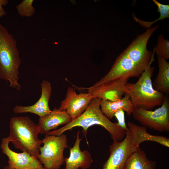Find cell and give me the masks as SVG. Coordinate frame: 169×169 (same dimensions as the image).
Returning <instances> with one entry per match:
<instances>
[{
    "instance_id": "22",
    "label": "cell",
    "mask_w": 169,
    "mask_h": 169,
    "mask_svg": "<svg viewBox=\"0 0 169 169\" xmlns=\"http://www.w3.org/2000/svg\"><path fill=\"white\" fill-rule=\"evenodd\" d=\"M8 2V0H0V18L6 15V13L3 7L7 6Z\"/></svg>"
},
{
    "instance_id": "11",
    "label": "cell",
    "mask_w": 169,
    "mask_h": 169,
    "mask_svg": "<svg viewBox=\"0 0 169 169\" xmlns=\"http://www.w3.org/2000/svg\"><path fill=\"white\" fill-rule=\"evenodd\" d=\"M10 141L8 137L3 138L1 147L2 152L8 158V166L14 169H44L37 158L25 152L17 153L9 146Z\"/></svg>"
},
{
    "instance_id": "17",
    "label": "cell",
    "mask_w": 169,
    "mask_h": 169,
    "mask_svg": "<svg viewBox=\"0 0 169 169\" xmlns=\"http://www.w3.org/2000/svg\"><path fill=\"white\" fill-rule=\"evenodd\" d=\"M156 163L149 159L145 151L140 148L128 158L124 169H156Z\"/></svg>"
},
{
    "instance_id": "1",
    "label": "cell",
    "mask_w": 169,
    "mask_h": 169,
    "mask_svg": "<svg viewBox=\"0 0 169 169\" xmlns=\"http://www.w3.org/2000/svg\"><path fill=\"white\" fill-rule=\"evenodd\" d=\"M101 99L93 98L87 109L79 116L57 130L48 132L45 135L59 136L76 127L83 128L82 132L89 145L87 138L88 128L91 126L100 125L110 133L113 141H120L124 138L126 131L121 129L117 122L113 123L102 113L100 107Z\"/></svg>"
},
{
    "instance_id": "3",
    "label": "cell",
    "mask_w": 169,
    "mask_h": 169,
    "mask_svg": "<svg viewBox=\"0 0 169 169\" xmlns=\"http://www.w3.org/2000/svg\"><path fill=\"white\" fill-rule=\"evenodd\" d=\"M155 54L154 49L151 61L138 80L135 83L127 82L126 86L133 109L141 108L151 110L162 104L165 96L155 90L153 88L151 77L154 67L151 65L154 61Z\"/></svg>"
},
{
    "instance_id": "21",
    "label": "cell",
    "mask_w": 169,
    "mask_h": 169,
    "mask_svg": "<svg viewBox=\"0 0 169 169\" xmlns=\"http://www.w3.org/2000/svg\"><path fill=\"white\" fill-rule=\"evenodd\" d=\"M115 116L117 119L118 125L122 129L126 131L128 128L125 122L124 111L120 109L117 110L115 113Z\"/></svg>"
},
{
    "instance_id": "2",
    "label": "cell",
    "mask_w": 169,
    "mask_h": 169,
    "mask_svg": "<svg viewBox=\"0 0 169 169\" xmlns=\"http://www.w3.org/2000/svg\"><path fill=\"white\" fill-rule=\"evenodd\" d=\"M21 64L16 39L0 23V79L8 81L10 87L18 90L21 88L18 82Z\"/></svg>"
},
{
    "instance_id": "13",
    "label": "cell",
    "mask_w": 169,
    "mask_h": 169,
    "mask_svg": "<svg viewBox=\"0 0 169 169\" xmlns=\"http://www.w3.org/2000/svg\"><path fill=\"white\" fill-rule=\"evenodd\" d=\"M79 133L80 131H79L74 146L69 148V156L64 158L66 163L65 169H87L90 167L93 162V160L90 152L87 150L81 151L80 149L82 138H80Z\"/></svg>"
},
{
    "instance_id": "23",
    "label": "cell",
    "mask_w": 169,
    "mask_h": 169,
    "mask_svg": "<svg viewBox=\"0 0 169 169\" xmlns=\"http://www.w3.org/2000/svg\"><path fill=\"white\" fill-rule=\"evenodd\" d=\"M4 169H14L9 167L8 165L6 166H5Z\"/></svg>"
},
{
    "instance_id": "14",
    "label": "cell",
    "mask_w": 169,
    "mask_h": 169,
    "mask_svg": "<svg viewBox=\"0 0 169 169\" xmlns=\"http://www.w3.org/2000/svg\"><path fill=\"white\" fill-rule=\"evenodd\" d=\"M72 120L66 111L54 108L49 114L39 118L37 125L39 133L46 134L59 126L67 124Z\"/></svg>"
},
{
    "instance_id": "18",
    "label": "cell",
    "mask_w": 169,
    "mask_h": 169,
    "mask_svg": "<svg viewBox=\"0 0 169 169\" xmlns=\"http://www.w3.org/2000/svg\"><path fill=\"white\" fill-rule=\"evenodd\" d=\"M152 1L157 7V11L160 13V16L158 18L152 22H147L140 20L136 17L134 14L133 17L135 20L142 27L146 28H150L151 25L158 20H162L165 18L169 17V5L161 3L156 0Z\"/></svg>"
},
{
    "instance_id": "19",
    "label": "cell",
    "mask_w": 169,
    "mask_h": 169,
    "mask_svg": "<svg viewBox=\"0 0 169 169\" xmlns=\"http://www.w3.org/2000/svg\"><path fill=\"white\" fill-rule=\"evenodd\" d=\"M154 48L157 56L161 57L166 60L169 58V41L168 39H165L162 34L158 35L157 43Z\"/></svg>"
},
{
    "instance_id": "20",
    "label": "cell",
    "mask_w": 169,
    "mask_h": 169,
    "mask_svg": "<svg viewBox=\"0 0 169 169\" xmlns=\"http://www.w3.org/2000/svg\"><path fill=\"white\" fill-rule=\"evenodd\" d=\"M33 0H23L16 6L18 15L23 17H31L35 13V8L33 5Z\"/></svg>"
},
{
    "instance_id": "8",
    "label": "cell",
    "mask_w": 169,
    "mask_h": 169,
    "mask_svg": "<svg viewBox=\"0 0 169 169\" xmlns=\"http://www.w3.org/2000/svg\"><path fill=\"white\" fill-rule=\"evenodd\" d=\"M145 69L135 63L122 53L116 58L108 72L91 86L113 80L130 78H138Z\"/></svg>"
},
{
    "instance_id": "9",
    "label": "cell",
    "mask_w": 169,
    "mask_h": 169,
    "mask_svg": "<svg viewBox=\"0 0 169 169\" xmlns=\"http://www.w3.org/2000/svg\"><path fill=\"white\" fill-rule=\"evenodd\" d=\"M94 98L88 93L77 94L72 87L68 88L64 99L60 103L59 109L66 111L72 120L80 115L88 108Z\"/></svg>"
},
{
    "instance_id": "16",
    "label": "cell",
    "mask_w": 169,
    "mask_h": 169,
    "mask_svg": "<svg viewBox=\"0 0 169 169\" xmlns=\"http://www.w3.org/2000/svg\"><path fill=\"white\" fill-rule=\"evenodd\" d=\"M159 71L152 82L153 88L163 94H169V63L163 58L157 56Z\"/></svg>"
},
{
    "instance_id": "15",
    "label": "cell",
    "mask_w": 169,
    "mask_h": 169,
    "mask_svg": "<svg viewBox=\"0 0 169 169\" xmlns=\"http://www.w3.org/2000/svg\"><path fill=\"white\" fill-rule=\"evenodd\" d=\"M100 107L103 114L110 120L112 119L115 112L121 109L126 112L128 115L132 114L133 107L128 93L117 100L110 102L101 100Z\"/></svg>"
},
{
    "instance_id": "7",
    "label": "cell",
    "mask_w": 169,
    "mask_h": 169,
    "mask_svg": "<svg viewBox=\"0 0 169 169\" xmlns=\"http://www.w3.org/2000/svg\"><path fill=\"white\" fill-rule=\"evenodd\" d=\"M161 106L154 110L134 108V119L145 127L161 132L169 131V99L165 96Z\"/></svg>"
},
{
    "instance_id": "6",
    "label": "cell",
    "mask_w": 169,
    "mask_h": 169,
    "mask_svg": "<svg viewBox=\"0 0 169 169\" xmlns=\"http://www.w3.org/2000/svg\"><path fill=\"white\" fill-rule=\"evenodd\" d=\"M37 158L44 169H59L64 163V151L68 147L66 135H45Z\"/></svg>"
},
{
    "instance_id": "4",
    "label": "cell",
    "mask_w": 169,
    "mask_h": 169,
    "mask_svg": "<svg viewBox=\"0 0 169 169\" xmlns=\"http://www.w3.org/2000/svg\"><path fill=\"white\" fill-rule=\"evenodd\" d=\"M8 137L15 147L22 152L37 158L42 140L38 137L39 131L36 124L28 116L11 118Z\"/></svg>"
},
{
    "instance_id": "12",
    "label": "cell",
    "mask_w": 169,
    "mask_h": 169,
    "mask_svg": "<svg viewBox=\"0 0 169 169\" xmlns=\"http://www.w3.org/2000/svg\"><path fill=\"white\" fill-rule=\"evenodd\" d=\"M41 93L38 100L34 104L28 106L16 105L13 109L16 113H30L35 114L39 117L45 116L51 110L49 106V102L52 94L50 83L43 80L41 84Z\"/></svg>"
},
{
    "instance_id": "10",
    "label": "cell",
    "mask_w": 169,
    "mask_h": 169,
    "mask_svg": "<svg viewBox=\"0 0 169 169\" xmlns=\"http://www.w3.org/2000/svg\"><path fill=\"white\" fill-rule=\"evenodd\" d=\"M129 79L124 78L107 82L95 87L87 88L88 93L94 98L109 101H114L128 93L126 84Z\"/></svg>"
},
{
    "instance_id": "5",
    "label": "cell",
    "mask_w": 169,
    "mask_h": 169,
    "mask_svg": "<svg viewBox=\"0 0 169 169\" xmlns=\"http://www.w3.org/2000/svg\"><path fill=\"white\" fill-rule=\"evenodd\" d=\"M127 125L128 128L124 139L120 141H113L110 146L109 156L102 169H124L129 156L140 148L143 142L137 125L129 121Z\"/></svg>"
}]
</instances>
